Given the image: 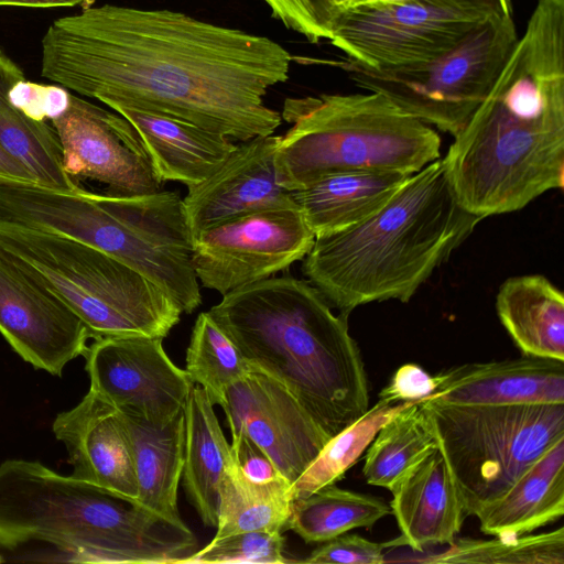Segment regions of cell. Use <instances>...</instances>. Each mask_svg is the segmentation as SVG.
Wrapping results in <instances>:
<instances>
[{
    "label": "cell",
    "mask_w": 564,
    "mask_h": 564,
    "mask_svg": "<svg viewBox=\"0 0 564 564\" xmlns=\"http://www.w3.org/2000/svg\"><path fill=\"white\" fill-rule=\"evenodd\" d=\"M41 75L108 107L165 115L247 141L273 134L264 102L289 78L276 41L167 9L88 7L42 37Z\"/></svg>",
    "instance_id": "6da1fadb"
},
{
    "label": "cell",
    "mask_w": 564,
    "mask_h": 564,
    "mask_svg": "<svg viewBox=\"0 0 564 564\" xmlns=\"http://www.w3.org/2000/svg\"><path fill=\"white\" fill-rule=\"evenodd\" d=\"M469 213H512L564 186V0H539L488 95L442 158Z\"/></svg>",
    "instance_id": "7a4b0ae2"
},
{
    "label": "cell",
    "mask_w": 564,
    "mask_h": 564,
    "mask_svg": "<svg viewBox=\"0 0 564 564\" xmlns=\"http://www.w3.org/2000/svg\"><path fill=\"white\" fill-rule=\"evenodd\" d=\"M208 313L248 365L280 381L329 437L369 409L348 317L307 280L270 276L223 295Z\"/></svg>",
    "instance_id": "3957f363"
},
{
    "label": "cell",
    "mask_w": 564,
    "mask_h": 564,
    "mask_svg": "<svg viewBox=\"0 0 564 564\" xmlns=\"http://www.w3.org/2000/svg\"><path fill=\"white\" fill-rule=\"evenodd\" d=\"M481 220L459 204L440 158L365 221L315 237L302 272L346 317L372 302L406 303Z\"/></svg>",
    "instance_id": "277c9868"
},
{
    "label": "cell",
    "mask_w": 564,
    "mask_h": 564,
    "mask_svg": "<svg viewBox=\"0 0 564 564\" xmlns=\"http://www.w3.org/2000/svg\"><path fill=\"white\" fill-rule=\"evenodd\" d=\"M44 542L95 563L180 564L197 541L135 499L35 460L0 464V547Z\"/></svg>",
    "instance_id": "5b68a950"
},
{
    "label": "cell",
    "mask_w": 564,
    "mask_h": 564,
    "mask_svg": "<svg viewBox=\"0 0 564 564\" xmlns=\"http://www.w3.org/2000/svg\"><path fill=\"white\" fill-rule=\"evenodd\" d=\"M7 217L118 259L160 288L182 313L191 314L202 304L193 237L175 192L124 195L21 186L9 196Z\"/></svg>",
    "instance_id": "8992f818"
},
{
    "label": "cell",
    "mask_w": 564,
    "mask_h": 564,
    "mask_svg": "<svg viewBox=\"0 0 564 564\" xmlns=\"http://www.w3.org/2000/svg\"><path fill=\"white\" fill-rule=\"evenodd\" d=\"M281 117L291 128L274 160L289 192L339 173L414 174L441 158L438 133L379 93L291 97Z\"/></svg>",
    "instance_id": "52a82bcc"
},
{
    "label": "cell",
    "mask_w": 564,
    "mask_h": 564,
    "mask_svg": "<svg viewBox=\"0 0 564 564\" xmlns=\"http://www.w3.org/2000/svg\"><path fill=\"white\" fill-rule=\"evenodd\" d=\"M0 249L57 295L93 339L167 336L182 311L118 259L72 238L0 220Z\"/></svg>",
    "instance_id": "ba28073f"
},
{
    "label": "cell",
    "mask_w": 564,
    "mask_h": 564,
    "mask_svg": "<svg viewBox=\"0 0 564 564\" xmlns=\"http://www.w3.org/2000/svg\"><path fill=\"white\" fill-rule=\"evenodd\" d=\"M437 447L467 516L500 498L564 437V403L460 405L424 400Z\"/></svg>",
    "instance_id": "9c48e42d"
},
{
    "label": "cell",
    "mask_w": 564,
    "mask_h": 564,
    "mask_svg": "<svg viewBox=\"0 0 564 564\" xmlns=\"http://www.w3.org/2000/svg\"><path fill=\"white\" fill-rule=\"evenodd\" d=\"M518 34L510 14L496 13L449 52L424 63L372 68L348 58L325 61L360 88L384 95L420 121L455 137L480 106Z\"/></svg>",
    "instance_id": "30bf717a"
},
{
    "label": "cell",
    "mask_w": 564,
    "mask_h": 564,
    "mask_svg": "<svg viewBox=\"0 0 564 564\" xmlns=\"http://www.w3.org/2000/svg\"><path fill=\"white\" fill-rule=\"evenodd\" d=\"M496 13L502 12L476 0L358 6L339 17L329 42L364 66H406L449 52Z\"/></svg>",
    "instance_id": "8fae6325"
},
{
    "label": "cell",
    "mask_w": 564,
    "mask_h": 564,
    "mask_svg": "<svg viewBox=\"0 0 564 564\" xmlns=\"http://www.w3.org/2000/svg\"><path fill=\"white\" fill-rule=\"evenodd\" d=\"M314 240L293 199L228 219L195 236L193 268L204 288L225 295L302 260Z\"/></svg>",
    "instance_id": "7c38bea8"
},
{
    "label": "cell",
    "mask_w": 564,
    "mask_h": 564,
    "mask_svg": "<svg viewBox=\"0 0 564 564\" xmlns=\"http://www.w3.org/2000/svg\"><path fill=\"white\" fill-rule=\"evenodd\" d=\"M162 337H102L84 357L89 389L118 410L161 425L184 410L195 383L166 355Z\"/></svg>",
    "instance_id": "4fadbf2b"
},
{
    "label": "cell",
    "mask_w": 564,
    "mask_h": 564,
    "mask_svg": "<svg viewBox=\"0 0 564 564\" xmlns=\"http://www.w3.org/2000/svg\"><path fill=\"white\" fill-rule=\"evenodd\" d=\"M51 124L64 169L74 180L97 181L115 194L160 191L162 182L141 137L121 115L70 94L66 111Z\"/></svg>",
    "instance_id": "5bb4252c"
},
{
    "label": "cell",
    "mask_w": 564,
    "mask_h": 564,
    "mask_svg": "<svg viewBox=\"0 0 564 564\" xmlns=\"http://www.w3.org/2000/svg\"><path fill=\"white\" fill-rule=\"evenodd\" d=\"M0 334L34 368L61 376L91 334L57 295L0 249Z\"/></svg>",
    "instance_id": "9a60e30c"
},
{
    "label": "cell",
    "mask_w": 564,
    "mask_h": 564,
    "mask_svg": "<svg viewBox=\"0 0 564 564\" xmlns=\"http://www.w3.org/2000/svg\"><path fill=\"white\" fill-rule=\"evenodd\" d=\"M221 409L230 434L245 433L291 485L330 438L280 381L252 367L227 389Z\"/></svg>",
    "instance_id": "2e32d148"
},
{
    "label": "cell",
    "mask_w": 564,
    "mask_h": 564,
    "mask_svg": "<svg viewBox=\"0 0 564 564\" xmlns=\"http://www.w3.org/2000/svg\"><path fill=\"white\" fill-rule=\"evenodd\" d=\"M279 138L270 134L241 141L216 172L188 188L183 203L193 238L228 219L293 200L278 182Z\"/></svg>",
    "instance_id": "e0dca14e"
},
{
    "label": "cell",
    "mask_w": 564,
    "mask_h": 564,
    "mask_svg": "<svg viewBox=\"0 0 564 564\" xmlns=\"http://www.w3.org/2000/svg\"><path fill=\"white\" fill-rule=\"evenodd\" d=\"M52 431L66 447L73 476L137 498L131 446L115 405L89 389L78 404L56 415Z\"/></svg>",
    "instance_id": "ac0fdd59"
},
{
    "label": "cell",
    "mask_w": 564,
    "mask_h": 564,
    "mask_svg": "<svg viewBox=\"0 0 564 564\" xmlns=\"http://www.w3.org/2000/svg\"><path fill=\"white\" fill-rule=\"evenodd\" d=\"M435 377L437 387L424 400L460 405L564 403V361L556 359L522 355L464 364Z\"/></svg>",
    "instance_id": "d6986e66"
},
{
    "label": "cell",
    "mask_w": 564,
    "mask_h": 564,
    "mask_svg": "<svg viewBox=\"0 0 564 564\" xmlns=\"http://www.w3.org/2000/svg\"><path fill=\"white\" fill-rule=\"evenodd\" d=\"M393 513L401 536L388 546L423 552L451 544L467 516L443 454L434 449L391 490Z\"/></svg>",
    "instance_id": "ffe728a7"
},
{
    "label": "cell",
    "mask_w": 564,
    "mask_h": 564,
    "mask_svg": "<svg viewBox=\"0 0 564 564\" xmlns=\"http://www.w3.org/2000/svg\"><path fill=\"white\" fill-rule=\"evenodd\" d=\"M138 131L161 182L193 187L216 172L235 150L230 138L189 121L112 105Z\"/></svg>",
    "instance_id": "44dd1931"
},
{
    "label": "cell",
    "mask_w": 564,
    "mask_h": 564,
    "mask_svg": "<svg viewBox=\"0 0 564 564\" xmlns=\"http://www.w3.org/2000/svg\"><path fill=\"white\" fill-rule=\"evenodd\" d=\"M564 514V437L541 455L496 501L476 516L492 536L532 533Z\"/></svg>",
    "instance_id": "7402d4cb"
},
{
    "label": "cell",
    "mask_w": 564,
    "mask_h": 564,
    "mask_svg": "<svg viewBox=\"0 0 564 564\" xmlns=\"http://www.w3.org/2000/svg\"><path fill=\"white\" fill-rule=\"evenodd\" d=\"M412 174L350 172L291 192L315 237L354 227L381 209Z\"/></svg>",
    "instance_id": "603a6c76"
},
{
    "label": "cell",
    "mask_w": 564,
    "mask_h": 564,
    "mask_svg": "<svg viewBox=\"0 0 564 564\" xmlns=\"http://www.w3.org/2000/svg\"><path fill=\"white\" fill-rule=\"evenodd\" d=\"M120 414L133 457L135 500L161 517L182 523L177 489L184 462V410L161 425L122 411Z\"/></svg>",
    "instance_id": "cb8c5ba5"
},
{
    "label": "cell",
    "mask_w": 564,
    "mask_h": 564,
    "mask_svg": "<svg viewBox=\"0 0 564 564\" xmlns=\"http://www.w3.org/2000/svg\"><path fill=\"white\" fill-rule=\"evenodd\" d=\"M496 311L523 356L564 361V294L546 276L508 278L499 286Z\"/></svg>",
    "instance_id": "d4e9b609"
},
{
    "label": "cell",
    "mask_w": 564,
    "mask_h": 564,
    "mask_svg": "<svg viewBox=\"0 0 564 564\" xmlns=\"http://www.w3.org/2000/svg\"><path fill=\"white\" fill-rule=\"evenodd\" d=\"M185 442L183 488L203 523L216 527L218 486L231 456L214 404L202 387H193L184 406Z\"/></svg>",
    "instance_id": "484cf974"
},
{
    "label": "cell",
    "mask_w": 564,
    "mask_h": 564,
    "mask_svg": "<svg viewBox=\"0 0 564 564\" xmlns=\"http://www.w3.org/2000/svg\"><path fill=\"white\" fill-rule=\"evenodd\" d=\"M23 78L20 66L0 50V144L29 169L39 186L76 192L82 187L64 169L52 124L29 118L9 99L12 86Z\"/></svg>",
    "instance_id": "4316f807"
},
{
    "label": "cell",
    "mask_w": 564,
    "mask_h": 564,
    "mask_svg": "<svg viewBox=\"0 0 564 564\" xmlns=\"http://www.w3.org/2000/svg\"><path fill=\"white\" fill-rule=\"evenodd\" d=\"M290 487L291 484L281 476L263 482L251 480L240 469L231 449L218 486V521L214 538L248 531L282 532L293 501Z\"/></svg>",
    "instance_id": "83f0119b"
},
{
    "label": "cell",
    "mask_w": 564,
    "mask_h": 564,
    "mask_svg": "<svg viewBox=\"0 0 564 564\" xmlns=\"http://www.w3.org/2000/svg\"><path fill=\"white\" fill-rule=\"evenodd\" d=\"M390 513L383 499L332 484L293 500L285 529L306 543H323L352 529H370Z\"/></svg>",
    "instance_id": "f1b7e54d"
},
{
    "label": "cell",
    "mask_w": 564,
    "mask_h": 564,
    "mask_svg": "<svg viewBox=\"0 0 564 564\" xmlns=\"http://www.w3.org/2000/svg\"><path fill=\"white\" fill-rule=\"evenodd\" d=\"M411 553H384L383 563L564 564V529L489 540L456 538L443 551Z\"/></svg>",
    "instance_id": "f546056e"
},
{
    "label": "cell",
    "mask_w": 564,
    "mask_h": 564,
    "mask_svg": "<svg viewBox=\"0 0 564 564\" xmlns=\"http://www.w3.org/2000/svg\"><path fill=\"white\" fill-rule=\"evenodd\" d=\"M437 448L426 415L413 402L376 434L366 449L362 474L369 485L392 490L424 457Z\"/></svg>",
    "instance_id": "4dcf8cb0"
},
{
    "label": "cell",
    "mask_w": 564,
    "mask_h": 564,
    "mask_svg": "<svg viewBox=\"0 0 564 564\" xmlns=\"http://www.w3.org/2000/svg\"><path fill=\"white\" fill-rule=\"evenodd\" d=\"M413 401L389 403L379 400L359 419L332 436L314 460L291 485L292 500L304 498L316 490L336 484L366 452L381 426Z\"/></svg>",
    "instance_id": "1f68e13d"
},
{
    "label": "cell",
    "mask_w": 564,
    "mask_h": 564,
    "mask_svg": "<svg viewBox=\"0 0 564 564\" xmlns=\"http://www.w3.org/2000/svg\"><path fill=\"white\" fill-rule=\"evenodd\" d=\"M250 368L209 313H200L186 350L185 371L189 379L205 390L214 405L223 406L227 389Z\"/></svg>",
    "instance_id": "d6a6232c"
},
{
    "label": "cell",
    "mask_w": 564,
    "mask_h": 564,
    "mask_svg": "<svg viewBox=\"0 0 564 564\" xmlns=\"http://www.w3.org/2000/svg\"><path fill=\"white\" fill-rule=\"evenodd\" d=\"M284 538L281 531H248L213 539L202 550L183 558L180 564L289 563L283 555Z\"/></svg>",
    "instance_id": "836d02e7"
},
{
    "label": "cell",
    "mask_w": 564,
    "mask_h": 564,
    "mask_svg": "<svg viewBox=\"0 0 564 564\" xmlns=\"http://www.w3.org/2000/svg\"><path fill=\"white\" fill-rule=\"evenodd\" d=\"M272 17L308 42L318 44L330 39L339 17L352 8L356 0H263Z\"/></svg>",
    "instance_id": "e575fe53"
},
{
    "label": "cell",
    "mask_w": 564,
    "mask_h": 564,
    "mask_svg": "<svg viewBox=\"0 0 564 564\" xmlns=\"http://www.w3.org/2000/svg\"><path fill=\"white\" fill-rule=\"evenodd\" d=\"M9 99L29 118L47 122L66 111L70 94L62 86L42 85L23 78L12 86Z\"/></svg>",
    "instance_id": "d590c367"
},
{
    "label": "cell",
    "mask_w": 564,
    "mask_h": 564,
    "mask_svg": "<svg viewBox=\"0 0 564 564\" xmlns=\"http://www.w3.org/2000/svg\"><path fill=\"white\" fill-rule=\"evenodd\" d=\"M303 563L382 564L387 543H377L358 534H340L323 542Z\"/></svg>",
    "instance_id": "8d00e7d4"
},
{
    "label": "cell",
    "mask_w": 564,
    "mask_h": 564,
    "mask_svg": "<svg viewBox=\"0 0 564 564\" xmlns=\"http://www.w3.org/2000/svg\"><path fill=\"white\" fill-rule=\"evenodd\" d=\"M437 387V379L415 364L397 369L379 398L389 403L420 402L430 397Z\"/></svg>",
    "instance_id": "74e56055"
},
{
    "label": "cell",
    "mask_w": 564,
    "mask_h": 564,
    "mask_svg": "<svg viewBox=\"0 0 564 564\" xmlns=\"http://www.w3.org/2000/svg\"><path fill=\"white\" fill-rule=\"evenodd\" d=\"M230 447L242 473L253 481H269L280 477L269 456L245 433L231 435Z\"/></svg>",
    "instance_id": "f35d334b"
},
{
    "label": "cell",
    "mask_w": 564,
    "mask_h": 564,
    "mask_svg": "<svg viewBox=\"0 0 564 564\" xmlns=\"http://www.w3.org/2000/svg\"><path fill=\"white\" fill-rule=\"evenodd\" d=\"M0 185L34 186L36 178L29 169L0 144Z\"/></svg>",
    "instance_id": "ab89813d"
},
{
    "label": "cell",
    "mask_w": 564,
    "mask_h": 564,
    "mask_svg": "<svg viewBox=\"0 0 564 564\" xmlns=\"http://www.w3.org/2000/svg\"><path fill=\"white\" fill-rule=\"evenodd\" d=\"M86 0H0V7L58 8L74 7Z\"/></svg>",
    "instance_id": "60d3db41"
},
{
    "label": "cell",
    "mask_w": 564,
    "mask_h": 564,
    "mask_svg": "<svg viewBox=\"0 0 564 564\" xmlns=\"http://www.w3.org/2000/svg\"><path fill=\"white\" fill-rule=\"evenodd\" d=\"M492 6L498 11L512 15V1L511 0H476Z\"/></svg>",
    "instance_id": "b9f144b4"
},
{
    "label": "cell",
    "mask_w": 564,
    "mask_h": 564,
    "mask_svg": "<svg viewBox=\"0 0 564 564\" xmlns=\"http://www.w3.org/2000/svg\"><path fill=\"white\" fill-rule=\"evenodd\" d=\"M406 0H356L354 7L358 6H388V4H397Z\"/></svg>",
    "instance_id": "7bdbcfd3"
}]
</instances>
